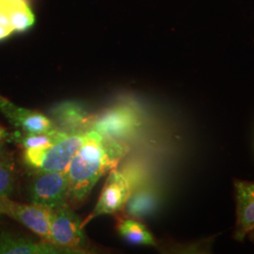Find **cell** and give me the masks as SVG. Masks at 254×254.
<instances>
[{"label": "cell", "mask_w": 254, "mask_h": 254, "mask_svg": "<svg viewBox=\"0 0 254 254\" xmlns=\"http://www.w3.org/2000/svg\"><path fill=\"white\" fill-rule=\"evenodd\" d=\"M128 151L123 140L94 131L68 166V200L73 202L85 200L101 177L116 169Z\"/></svg>", "instance_id": "obj_1"}, {"label": "cell", "mask_w": 254, "mask_h": 254, "mask_svg": "<svg viewBox=\"0 0 254 254\" xmlns=\"http://www.w3.org/2000/svg\"><path fill=\"white\" fill-rule=\"evenodd\" d=\"M93 134L94 131L70 134L46 148L25 149L23 161L28 169L34 172L67 171L73 155Z\"/></svg>", "instance_id": "obj_2"}, {"label": "cell", "mask_w": 254, "mask_h": 254, "mask_svg": "<svg viewBox=\"0 0 254 254\" xmlns=\"http://www.w3.org/2000/svg\"><path fill=\"white\" fill-rule=\"evenodd\" d=\"M50 243L71 251L85 253L87 239L80 218L66 203L53 209L50 226Z\"/></svg>", "instance_id": "obj_3"}, {"label": "cell", "mask_w": 254, "mask_h": 254, "mask_svg": "<svg viewBox=\"0 0 254 254\" xmlns=\"http://www.w3.org/2000/svg\"><path fill=\"white\" fill-rule=\"evenodd\" d=\"M140 120L135 109L127 105H118L93 115L90 131L118 140L132 136L139 127Z\"/></svg>", "instance_id": "obj_4"}, {"label": "cell", "mask_w": 254, "mask_h": 254, "mask_svg": "<svg viewBox=\"0 0 254 254\" xmlns=\"http://www.w3.org/2000/svg\"><path fill=\"white\" fill-rule=\"evenodd\" d=\"M31 202L57 208L68 200V173L63 172H34L28 187Z\"/></svg>", "instance_id": "obj_5"}, {"label": "cell", "mask_w": 254, "mask_h": 254, "mask_svg": "<svg viewBox=\"0 0 254 254\" xmlns=\"http://www.w3.org/2000/svg\"><path fill=\"white\" fill-rule=\"evenodd\" d=\"M0 209L4 215L18 221L44 241L50 243L53 208L34 202L19 203L9 198H2L0 199Z\"/></svg>", "instance_id": "obj_6"}, {"label": "cell", "mask_w": 254, "mask_h": 254, "mask_svg": "<svg viewBox=\"0 0 254 254\" xmlns=\"http://www.w3.org/2000/svg\"><path fill=\"white\" fill-rule=\"evenodd\" d=\"M132 192L133 188L126 175L117 169L112 170L104 185L95 208L89 218L82 222V226L84 227L92 218L116 214L125 207Z\"/></svg>", "instance_id": "obj_7"}, {"label": "cell", "mask_w": 254, "mask_h": 254, "mask_svg": "<svg viewBox=\"0 0 254 254\" xmlns=\"http://www.w3.org/2000/svg\"><path fill=\"white\" fill-rule=\"evenodd\" d=\"M0 111L9 123L19 130L28 134L46 133L54 130V122L45 114L35 110L20 108L0 95Z\"/></svg>", "instance_id": "obj_8"}, {"label": "cell", "mask_w": 254, "mask_h": 254, "mask_svg": "<svg viewBox=\"0 0 254 254\" xmlns=\"http://www.w3.org/2000/svg\"><path fill=\"white\" fill-rule=\"evenodd\" d=\"M234 187L236 204L234 238L242 242L254 230V182L236 180Z\"/></svg>", "instance_id": "obj_9"}, {"label": "cell", "mask_w": 254, "mask_h": 254, "mask_svg": "<svg viewBox=\"0 0 254 254\" xmlns=\"http://www.w3.org/2000/svg\"><path fill=\"white\" fill-rule=\"evenodd\" d=\"M56 127L69 134L90 131L93 115L76 102H64L51 110Z\"/></svg>", "instance_id": "obj_10"}, {"label": "cell", "mask_w": 254, "mask_h": 254, "mask_svg": "<svg viewBox=\"0 0 254 254\" xmlns=\"http://www.w3.org/2000/svg\"><path fill=\"white\" fill-rule=\"evenodd\" d=\"M73 254L71 251L49 242H36L8 231L0 232V254Z\"/></svg>", "instance_id": "obj_11"}, {"label": "cell", "mask_w": 254, "mask_h": 254, "mask_svg": "<svg viewBox=\"0 0 254 254\" xmlns=\"http://www.w3.org/2000/svg\"><path fill=\"white\" fill-rule=\"evenodd\" d=\"M158 195L151 187L142 185L129 196L125 205L127 216L143 218L154 214L158 206Z\"/></svg>", "instance_id": "obj_12"}, {"label": "cell", "mask_w": 254, "mask_h": 254, "mask_svg": "<svg viewBox=\"0 0 254 254\" xmlns=\"http://www.w3.org/2000/svg\"><path fill=\"white\" fill-rule=\"evenodd\" d=\"M117 231L127 242L134 245L155 246L153 235L136 218L119 219Z\"/></svg>", "instance_id": "obj_13"}, {"label": "cell", "mask_w": 254, "mask_h": 254, "mask_svg": "<svg viewBox=\"0 0 254 254\" xmlns=\"http://www.w3.org/2000/svg\"><path fill=\"white\" fill-rule=\"evenodd\" d=\"M70 135L67 132H64L60 128L48 131L46 133L39 134H28L24 135L17 134L16 136H11L20 146L25 149H43L54 144L56 142L64 139V137Z\"/></svg>", "instance_id": "obj_14"}, {"label": "cell", "mask_w": 254, "mask_h": 254, "mask_svg": "<svg viewBox=\"0 0 254 254\" xmlns=\"http://www.w3.org/2000/svg\"><path fill=\"white\" fill-rule=\"evenodd\" d=\"M2 8L7 11L13 32H25L35 23L34 14L27 2H21Z\"/></svg>", "instance_id": "obj_15"}, {"label": "cell", "mask_w": 254, "mask_h": 254, "mask_svg": "<svg viewBox=\"0 0 254 254\" xmlns=\"http://www.w3.org/2000/svg\"><path fill=\"white\" fill-rule=\"evenodd\" d=\"M15 186L14 164L8 154L0 159V199L9 198Z\"/></svg>", "instance_id": "obj_16"}, {"label": "cell", "mask_w": 254, "mask_h": 254, "mask_svg": "<svg viewBox=\"0 0 254 254\" xmlns=\"http://www.w3.org/2000/svg\"><path fill=\"white\" fill-rule=\"evenodd\" d=\"M12 33H13V31L10 28L4 27L0 24V41H3L5 39L9 38Z\"/></svg>", "instance_id": "obj_17"}, {"label": "cell", "mask_w": 254, "mask_h": 254, "mask_svg": "<svg viewBox=\"0 0 254 254\" xmlns=\"http://www.w3.org/2000/svg\"><path fill=\"white\" fill-rule=\"evenodd\" d=\"M29 1L30 0H0V8L10 6V5H13V4H17V3H21V2H27V3H28Z\"/></svg>", "instance_id": "obj_18"}, {"label": "cell", "mask_w": 254, "mask_h": 254, "mask_svg": "<svg viewBox=\"0 0 254 254\" xmlns=\"http://www.w3.org/2000/svg\"><path fill=\"white\" fill-rule=\"evenodd\" d=\"M9 137V134H8V132L6 131V129L0 126V141H5V140H7Z\"/></svg>", "instance_id": "obj_19"}, {"label": "cell", "mask_w": 254, "mask_h": 254, "mask_svg": "<svg viewBox=\"0 0 254 254\" xmlns=\"http://www.w3.org/2000/svg\"><path fill=\"white\" fill-rule=\"evenodd\" d=\"M4 142L5 141H0V159L6 157L8 154L5 151V146H4Z\"/></svg>", "instance_id": "obj_20"}, {"label": "cell", "mask_w": 254, "mask_h": 254, "mask_svg": "<svg viewBox=\"0 0 254 254\" xmlns=\"http://www.w3.org/2000/svg\"><path fill=\"white\" fill-rule=\"evenodd\" d=\"M248 237H249V239L253 242L254 244V230H253V231H251L249 234H248Z\"/></svg>", "instance_id": "obj_21"}, {"label": "cell", "mask_w": 254, "mask_h": 254, "mask_svg": "<svg viewBox=\"0 0 254 254\" xmlns=\"http://www.w3.org/2000/svg\"><path fill=\"white\" fill-rule=\"evenodd\" d=\"M2 216H4V214L2 213V211H1V209H0V218H1V217H2Z\"/></svg>", "instance_id": "obj_22"}]
</instances>
